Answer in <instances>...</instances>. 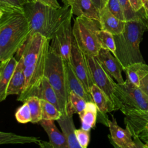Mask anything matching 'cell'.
Masks as SVG:
<instances>
[{"label":"cell","instance_id":"6da1fadb","mask_svg":"<svg viewBox=\"0 0 148 148\" xmlns=\"http://www.w3.org/2000/svg\"><path fill=\"white\" fill-rule=\"evenodd\" d=\"M30 25L23 8L0 4V61L13 57L25 42Z\"/></svg>","mask_w":148,"mask_h":148},{"label":"cell","instance_id":"7a4b0ae2","mask_svg":"<svg viewBox=\"0 0 148 148\" xmlns=\"http://www.w3.org/2000/svg\"><path fill=\"white\" fill-rule=\"evenodd\" d=\"M23 8L29 23V34L38 32L50 39L62 24L73 15L70 5L56 8L37 0L28 2Z\"/></svg>","mask_w":148,"mask_h":148},{"label":"cell","instance_id":"3957f363","mask_svg":"<svg viewBox=\"0 0 148 148\" xmlns=\"http://www.w3.org/2000/svg\"><path fill=\"white\" fill-rule=\"evenodd\" d=\"M148 30V16L144 12L135 19L126 21L123 32L114 35V56L125 69L134 63L143 62L139 45L143 35Z\"/></svg>","mask_w":148,"mask_h":148},{"label":"cell","instance_id":"277c9868","mask_svg":"<svg viewBox=\"0 0 148 148\" xmlns=\"http://www.w3.org/2000/svg\"><path fill=\"white\" fill-rule=\"evenodd\" d=\"M45 76L48 79L57 93L60 102L62 113H71L69 105L70 91L68 81L67 62L50 46Z\"/></svg>","mask_w":148,"mask_h":148},{"label":"cell","instance_id":"5b68a950","mask_svg":"<svg viewBox=\"0 0 148 148\" xmlns=\"http://www.w3.org/2000/svg\"><path fill=\"white\" fill-rule=\"evenodd\" d=\"M101 29L99 21L77 17L72 27L73 36L80 49L88 56H97L101 47L97 32Z\"/></svg>","mask_w":148,"mask_h":148},{"label":"cell","instance_id":"8992f818","mask_svg":"<svg viewBox=\"0 0 148 148\" xmlns=\"http://www.w3.org/2000/svg\"><path fill=\"white\" fill-rule=\"evenodd\" d=\"M114 95L116 108L125 115L148 109V96L140 89L127 80L116 84Z\"/></svg>","mask_w":148,"mask_h":148},{"label":"cell","instance_id":"52a82bcc","mask_svg":"<svg viewBox=\"0 0 148 148\" xmlns=\"http://www.w3.org/2000/svg\"><path fill=\"white\" fill-rule=\"evenodd\" d=\"M50 39L46 38L36 60L31 65L24 68L25 83L22 92L17 100L24 102L27 98L34 96L45 76L46 64Z\"/></svg>","mask_w":148,"mask_h":148},{"label":"cell","instance_id":"ba28073f","mask_svg":"<svg viewBox=\"0 0 148 148\" xmlns=\"http://www.w3.org/2000/svg\"><path fill=\"white\" fill-rule=\"evenodd\" d=\"M93 83L98 86L110 98L115 105L116 99L114 95L116 84L112 77L105 71L96 56H86Z\"/></svg>","mask_w":148,"mask_h":148},{"label":"cell","instance_id":"9c48e42d","mask_svg":"<svg viewBox=\"0 0 148 148\" xmlns=\"http://www.w3.org/2000/svg\"><path fill=\"white\" fill-rule=\"evenodd\" d=\"M72 17L68 19L54 33L50 39V47L66 62L69 61L72 45Z\"/></svg>","mask_w":148,"mask_h":148},{"label":"cell","instance_id":"30bf717a","mask_svg":"<svg viewBox=\"0 0 148 148\" xmlns=\"http://www.w3.org/2000/svg\"><path fill=\"white\" fill-rule=\"evenodd\" d=\"M69 62L76 76L82 81L86 90L90 93V88L94 83L86 56L77 45L73 36Z\"/></svg>","mask_w":148,"mask_h":148},{"label":"cell","instance_id":"8fae6325","mask_svg":"<svg viewBox=\"0 0 148 148\" xmlns=\"http://www.w3.org/2000/svg\"><path fill=\"white\" fill-rule=\"evenodd\" d=\"M47 38L38 32L29 34L24 43L16 53L15 58L23 59L24 68L32 64L38 57Z\"/></svg>","mask_w":148,"mask_h":148},{"label":"cell","instance_id":"7c38bea8","mask_svg":"<svg viewBox=\"0 0 148 148\" xmlns=\"http://www.w3.org/2000/svg\"><path fill=\"white\" fill-rule=\"evenodd\" d=\"M108 127L109 128L110 134V141L114 147L120 148H138L131 131L127 127L124 129L120 127L113 114L112 115V120H108Z\"/></svg>","mask_w":148,"mask_h":148},{"label":"cell","instance_id":"4fadbf2b","mask_svg":"<svg viewBox=\"0 0 148 148\" xmlns=\"http://www.w3.org/2000/svg\"><path fill=\"white\" fill-rule=\"evenodd\" d=\"M90 93L98 108V114L100 115L99 116L100 122L108 127L109 119L107 113L116 110L114 104L108 95L95 84L91 87Z\"/></svg>","mask_w":148,"mask_h":148},{"label":"cell","instance_id":"5bb4252c","mask_svg":"<svg viewBox=\"0 0 148 148\" xmlns=\"http://www.w3.org/2000/svg\"><path fill=\"white\" fill-rule=\"evenodd\" d=\"M96 57L105 71L116 80L117 83L121 84L124 82L121 74L123 66L109 50L101 48Z\"/></svg>","mask_w":148,"mask_h":148},{"label":"cell","instance_id":"9a60e30c","mask_svg":"<svg viewBox=\"0 0 148 148\" xmlns=\"http://www.w3.org/2000/svg\"><path fill=\"white\" fill-rule=\"evenodd\" d=\"M124 124L125 127L131 131L134 139L139 138L140 134L148 125V109L132 112L125 115Z\"/></svg>","mask_w":148,"mask_h":148},{"label":"cell","instance_id":"2e32d148","mask_svg":"<svg viewBox=\"0 0 148 148\" xmlns=\"http://www.w3.org/2000/svg\"><path fill=\"white\" fill-rule=\"evenodd\" d=\"M18 60L13 56L0 64V101H4L7 95V89L13 74L16 68Z\"/></svg>","mask_w":148,"mask_h":148},{"label":"cell","instance_id":"e0dca14e","mask_svg":"<svg viewBox=\"0 0 148 148\" xmlns=\"http://www.w3.org/2000/svg\"><path fill=\"white\" fill-rule=\"evenodd\" d=\"M99 22L102 29L107 31L113 35L121 34L125 23V21L118 18L113 14L106 6L99 10Z\"/></svg>","mask_w":148,"mask_h":148},{"label":"cell","instance_id":"ac0fdd59","mask_svg":"<svg viewBox=\"0 0 148 148\" xmlns=\"http://www.w3.org/2000/svg\"><path fill=\"white\" fill-rule=\"evenodd\" d=\"M73 113H62L57 120L62 132L65 137L68 148H82L75 134V126L73 120Z\"/></svg>","mask_w":148,"mask_h":148},{"label":"cell","instance_id":"d6986e66","mask_svg":"<svg viewBox=\"0 0 148 148\" xmlns=\"http://www.w3.org/2000/svg\"><path fill=\"white\" fill-rule=\"evenodd\" d=\"M52 120L42 119L40 125L47 133L49 143L53 148H68L65 137L62 132H61Z\"/></svg>","mask_w":148,"mask_h":148},{"label":"cell","instance_id":"ffe728a7","mask_svg":"<svg viewBox=\"0 0 148 148\" xmlns=\"http://www.w3.org/2000/svg\"><path fill=\"white\" fill-rule=\"evenodd\" d=\"M73 14L99 21V10L92 0H74L71 5Z\"/></svg>","mask_w":148,"mask_h":148},{"label":"cell","instance_id":"44dd1931","mask_svg":"<svg viewBox=\"0 0 148 148\" xmlns=\"http://www.w3.org/2000/svg\"><path fill=\"white\" fill-rule=\"evenodd\" d=\"M25 83L24 66L23 59L20 58L16 68L9 83L7 89V95H19L23 91Z\"/></svg>","mask_w":148,"mask_h":148},{"label":"cell","instance_id":"7402d4cb","mask_svg":"<svg viewBox=\"0 0 148 148\" xmlns=\"http://www.w3.org/2000/svg\"><path fill=\"white\" fill-rule=\"evenodd\" d=\"M68 66V81L70 92H73L83 98L86 102L92 101V98L86 89L82 81L78 78L69 62H67Z\"/></svg>","mask_w":148,"mask_h":148},{"label":"cell","instance_id":"603a6c76","mask_svg":"<svg viewBox=\"0 0 148 148\" xmlns=\"http://www.w3.org/2000/svg\"><path fill=\"white\" fill-rule=\"evenodd\" d=\"M34 96H36L40 99H45L51 103L62 112L60 102L57 93L45 76Z\"/></svg>","mask_w":148,"mask_h":148},{"label":"cell","instance_id":"cb8c5ba5","mask_svg":"<svg viewBox=\"0 0 148 148\" xmlns=\"http://www.w3.org/2000/svg\"><path fill=\"white\" fill-rule=\"evenodd\" d=\"M125 72L126 80L139 87L141 80L148 74V65L144 62L134 63L123 70Z\"/></svg>","mask_w":148,"mask_h":148},{"label":"cell","instance_id":"d4e9b609","mask_svg":"<svg viewBox=\"0 0 148 148\" xmlns=\"http://www.w3.org/2000/svg\"><path fill=\"white\" fill-rule=\"evenodd\" d=\"M81 120V128L87 131L93 128L97 122L98 116V108L92 101L87 102L85 109L79 114Z\"/></svg>","mask_w":148,"mask_h":148},{"label":"cell","instance_id":"484cf974","mask_svg":"<svg viewBox=\"0 0 148 148\" xmlns=\"http://www.w3.org/2000/svg\"><path fill=\"white\" fill-rule=\"evenodd\" d=\"M42 140L34 136H23L12 132H0V144H24L34 143L39 145Z\"/></svg>","mask_w":148,"mask_h":148},{"label":"cell","instance_id":"4316f807","mask_svg":"<svg viewBox=\"0 0 148 148\" xmlns=\"http://www.w3.org/2000/svg\"><path fill=\"white\" fill-rule=\"evenodd\" d=\"M24 102L27 103L29 106L31 114V122L34 124L39 123L42 120L40 99L36 96H31Z\"/></svg>","mask_w":148,"mask_h":148},{"label":"cell","instance_id":"83f0119b","mask_svg":"<svg viewBox=\"0 0 148 148\" xmlns=\"http://www.w3.org/2000/svg\"><path fill=\"white\" fill-rule=\"evenodd\" d=\"M42 119L57 120L62 113L51 103L40 99Z\"/></svg>","mask_w":148,"mask_h":148},{"label":"cell","instance_id":"f1b7e54d","mask_svg":"<svg viewBox=\"0 0 148 148\" xmlns=\"http://www.w3.org/2000/svg\"><path fill=\"white\" fill-rule=\"evenodd\" d=\"M97 36L101 48L109 50L114 56L116 45L114 35L107 31L100 29L97 32Z\"/></svg>","mask_w":148,"mask_h":148},{"label":"cell","instance_id":"f546056e","mask_svg":"<svg viewBox=\"0 0 148 148\" xmlns=\"http://www.w3.org/2000/svg\"><path fill=\"white\" fill-rule=\"evenodd\" d=\"M86 103L87 102L83 98L73 92H70L69 105L71 113L80 114L85 109Z\"/></svg>","mask_w":148,"mask_h":148},{"label":"cell","instance_id":"4dcf8cb0","mask_svg":"<svg viewBox=\"0 0 148 148\" xmlns=\"http://www.w3.org/2000/svg\"><path fill=\"white\" fill-rule=\"evenodd\" d=\"M119 1L123 7L124 13L125 21L135 19L137 17H138L140 14H142L144 12H145L143 8L138 12H135L132 9V8L131 7L128 0H119Z\"/></svg>","mask_w":148,"mask_h":148},{"label":"cell","instance_id":"1f68e13d","mask_svg":"<svg viewBox=\"0 0 148 148\" xmlns=\"http://www.w3.org/2000/svg\"><path fill=\"white\" fill-rule=\"evenodd\" d=\"M15 117L20 123L24 124L31 122V114L27 103L24 102L23 105L17 109L15 113Z\"/></svg>","mask_w":148,"mask_h":148},{"label":"cell","instance_id":"d6a6232c","mask_svg":"<svg viewBox=\"0 0 148 148\" xmlns=\"http://www.w3.org/2000/svg\"><path fill=\"white\" fill-rule=\"evenodd\" d=\"M106 6L109 11L116 17L125 21L124 10L119 0H108Z\"/></svg>","mask_w":148,"mask_h":148},{"label":"cell","instance_id":"836d02e7","mask_svg":"<svg viewBox=\"0 0 148 148\" xmlns=\"http://www.w3.org/2000/svg\"><path fill=\"white\" fill-rule=\"evenodd\" d=\"M90 131H87L82 128L75 130L76 139L82 148H86L90 142Z\"/></svg>","mask_w":148,"mask_h":148},{"label":"cell","instance_id":"e575fe53","mask_svg":"<svg viewBox=\"0 0 148 148\" xmlns=\"http://www.w3.org/2000/svg\"><path fill=\"white\" fill-rule=\"evenodd\" d=\"M28 2V0H0V4L18 8H23L24 5Z\"/></svg>","mask_w":148,"mask_h":148},{"label":"cell","instance_id":"d590c367","mask_svg":"<svg viewBox=\"0 0 148 148\" xmlns=\"http://www.w3.org/2000/svg\"><path fill=\"white\" fill-rule=\"evenodd\" d=\"M134 9V10L136 12L140 10L143 8V3L142 0H128Z\"/></svg>","mask_w":148,"mask_h":148},{"label":"cell","instance_id":"8d00e7d4","mask_svg":"<svg viewBox=\"0 0 148 148\" xmlns=\"http://www.w3.org/2000/svg\"><path fill=\"white\" fill-rule=\"evenodd\" d=\"M139 87L148 96V74L141 80Z\"/></svg>","mask_w":148,"mask_h":148},{"label":"cell","instance_id":"74e56055","mask_svg":"<svg viewBox=\"0 0 148 148\" xmlns=\"http://www.w3.org/2000/svg\"><path fill=\"white\" fill-rule=\"evenodd\" d=\"M44 4H46L47 5L50 6L51 7L56 8H59L61 7L60 5L59 4L57 0H37Z\"/></svg>","mask_w":148,"mask_h":148},{"label":"cell","instance_id":"f35d334b","mask_svg":"<svg viewBox=\"0 0 148 148\" xmlns=\"http://www.w3.org/2000/svg\"><path fill=\"white\" fill-rule=\"evenodd\" d=\"M143 3V8L145 9L146 14L148 16V0H142Z\"/></svg>","mask_w":148,"mask_h":148},{"label":"cell","instance_id":"ab89813d","mask_svg":"<svg viewBox=\"0 0 148 148\" xmlns=\"http://www.w3.org/2000/svg\"><path fill=\"white\" fill-rule=\"evenodd\" d=\"M92 1L94 2V3L97 6V7L99 9V10L102 8L101 0H92Z\"/></svg>","mask_w":148,"mask_h":148},{"label":"cell","instance_id":"60d3db41","mask_svg":"<svg viewBox=\"0 0 148 148\" xmlns=\"http://www.w3.org/2000/svg\"><path fill=\"white\" fill-rule=\"evenodd\" d=\"M139 138H144V137H148V131H143L139 135Z\"/></svg>","mask_w":148,"mask_h":148},{"label":"cell","instance_id":"b9f144b4","mask_svg":"<svg viewBox=\"0 0 148 148\" xmlns=\"http://www.w3.org/2000/svg\"><path fill=\"white\" fill-rule=\"evenodd\" d=\"M108 0H101V2H102V7L103 8L104 6H106V3H107Z\"/></svg>","mask_w":148,"mask_h":148},{"label":"cell","instance_id":"7bdbcfd3","mask_svg":"<svg viewBox=\"0 0 148 148\" xmlns=\"http://www.w3.org/2000/svg\"><path fill=\"white\" fill-rule=\"evenodd\" d=\"M74 0H66V5H71Z\"/></svg>","mask_w":148,"mask_h":148},{"label":"cell","instance_id":"ee69618b","mask_svg":"<svg viewBox=\"0 0 148 148\" xmlns=\"http://www.w3.org/2000/svg\"><path fill=\"white\" fill-rule=\"evenodd\" d=\"M62 1V2L64 3V5H66V0H61Z\"/></svg>","mask_w":148,"mask_h":148},{"label":"cell","instance_id":"f6af8a7d","mask_svg":"<svg viewBox=\"0 0 148 148\" xmlns=\"http://www.w3.org/2000/svg\"><path fill=\"white\" fill-rule=\"evenodd\" d=\"M36 0H28V2H34V1H36Z\"/></svg>","mask_w":148,"mask_h":148},{"label":"cell","instance_id":"bcb514c9","mask_svg":"<svg viewBox=\"0 0 148 148\" xmlns=\"http://www.w3.org/2000/svg\"><path fill=\"white\" fill-rule=\"evenodd\" d=\"M145 130H146V131H148V125L146 127V128Z\"/></svg>","mask_w":148,"mask_h":148}]
</instances>
